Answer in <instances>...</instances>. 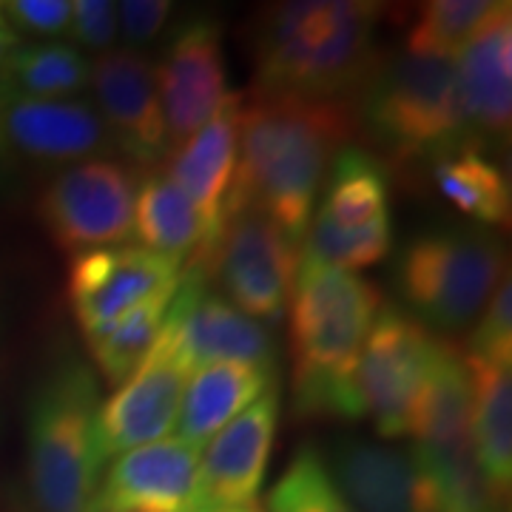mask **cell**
Returning <instances> with one entry per match:
<instances>
[{
  "label": "cell",
  "instance_id": "23",
  "mask_svg": "<svg viewBox=\"0 0 512 512\" xmlns=\"http://www.w3.org/2000/svg\"><path fill=\"white\" fill-rule=\"evenodd\" d=\"M424 174L461 217L481 228L510 225V180L478 140H464L424 165Z\"/></svg>",
  "mask_w": 512,
  "mask_h": 512
},
{
  "label": "cell",
  "instance_id": "4",
  "mask_svg": "<svg viewBox=\"0 0 512 512\" xmlns=\"http://www.w3.org/2000/svg\"><path fill=\"white\" fill-rule=\"evenodd\" d=\"M100 407L92 365L63 345L40 370L26 402V495L35 512H97L106 470Z\"/></svg>",
  "mask_w": 512,
  "mask_h": 512
},
{
  "label": "cell",
  "instance_id": "29",
  "mask_svg": "<svg viewBox=\"0 0 512 512\" xmlns=\"http://www.w3.org/2000/svg\"><path fill=\"white\" fill-rule=\"evenodd\" d=\"M271 512H353L348 501L333 487L322 453L305 444L293 453L285 473L276 478L268 495Z\"/></svg>",
  "mask_w": 512,
  "mask_h": 512
},
{
  "label": "cell",
  "instance_id": "28",
  "mask_svg": "<svg viewBox=\"0 0 512 512\" xmlns=\"http://www.w3.org/2000/svg\"><path fill=\"white\" fill-rule=\"evenodd\" d=\"M495 0H430L421 3L404 37V52L453 57L490 18Z\"/></svg>",
  "mask_w": 512,
  "mask_h": 512
},
{
  "label": "cell",
  "instance_id": "20",
  "mask_svg": "<svg viewBox=\"0 0 512 512\" xmlns=\"http://www.w3.org/2000/svg\"><path fill=\"white\" fill-rule=\"evenodd\" d=\"M456 69L470 137L481 146L510 137L512 123V6L495 3L490 18L461 46Z\"/></svg>",
  "mask_w": 512,
  "mask_h": 512
},
{
  "label": "cell",
  "instance_id": "22",
  "mask_svg": "<svg viewBox=\"0 0 512 512\" xmlns=\"http://www.w3.org/2000/svg\"><path fill=\"white\" fill-rule=\"evenodd\" d=\"M276 370L251 365H208L188 379L177 413V439L191 447H205L228 421H234L276 384Z\"/></svg>",
  "mask_w": 512,
  "mask_h": 512
},
{
  "label": "cell",
  "instance_id": "15",
  "mask_svg": "<svg viewBox=\"0 0 512 512\" xmlns=\"http://www.w3.org/2000/svg\"><path fill=\"white\" fill-rule=\"evenodd\" d=\"M279 424V384H271L251 407L228 421L205 444L197 490L188 512L254 507L268 476V461Z\"/></svg>",
  "mask_w": 512,
  "mask_h": 512
},
{
  "label": "cell",
  "instance_id": "9",
  "mask_svg": "<svg viewBox=\"0 0 512 512\" xmlns=\"http://www.w3.org/2000/svg\"><path fill=\"white\" fill-rule=\"evenodd\" d=\"M137 168L123 160H86L60 168L37 197L43 231L63 254L123 245L134 234Z\"/></svg>",
  "mask_w": 512,
  "mask_h": 512
},
{
  "label": "cell",
  "instance_id": "5",
  "mask_svg": "<svg viewBox=\"0 0 512 512\" xmlns=\"http://www.w3.org/2000/svg\"><path fill=\"white\" fill-rule=\"evenodd\" d=\"M356 128L379 148V160L416 174L441 151L470 137L453 57L379 55L353 97Z\"/></svg>",
  "mask_w": 512,
  "mask_h": 512
},
{
  "label": "cell",
  "instance_id": "24",
  "mask_svg": "<svg viewBox=\"0 0 512 512\" xmlns=\"http://www.w3.org/2000/svg\"><path fill=\"white\" fill-rule=\"evenodd\" d=\"M473 410L470 439L478 470L501 498L510 495L512 481V367L467 362Z\"/></svg>",
  "mask_w": 512,
  "mask_h": 512
},
{
  "label": "cell",
  "instance_id": "36",
  "mask_svg": "<svg viewBox=\"0 0 512 512\" xmlns=\"http://www.w3.org/2000/svg\"><path fill=\"white\" fill-rule=\"evenodd\" d=\"M217 512H259L256 507H239V510H217Z\"/></svg>",
  "mask_w": 512,
  "mask_h": 512
},
{
  "label": "cell",
  "instance_id": "30",
  "mask_svg": "<svg viewBox=\"0 0 512 512\" xmlns=\"http://www.w3.org/2000/svg\"><path fill=\"white\" fill-rule=\"evenodd\" d=\"M467 362L481 365L512 367V288L510 276L498 285L493 299L487 302L484 313L467 336V345L461 350Z\"/></svg>",
  "mask_w": 512,
  "mask_h": 512
},
{
  "label": "cell",
  "instance_id": "33",
  "mask_svg": "<svg viewBox=\"0 0 512 512\" xmlns=\"http://www.w3.org/2000/svg\"><path fill=\"white\" fill-rule=\"evenodd\" d=\"M174 12V3L168 0H126L117 3V23L120 37L126 40V49L140 52L165 29V23Z\"/></svg>",
  "mask_w": 512,
  "mask_h": 512
},
{
  "label": "cell",
  "instance_id": "19",
  "mask_svg": "<svg viewBox=\"0 0 512 512\" xmlns=\"http://www.w3.org/2000/svg\"><path fill=\"white\" fill-rule=\"evenodd\" d=\"M200 450L165 436L111 458L97 487V512H188Z\"/></svg>",
  "mask_w": 512,
  "mask_h": 512
},
{
  "label": "cell",
  "instance_id": "21",
  "mask_svg": "<svg viewBox=\"0 0 512 512\" xmlns=\"http://www.w3.org/2000/svg\"><path fill=\"white\" fill-rule=\"evenodd\" d=\"M239 117H242V94L228 92L217 114L194 131L183 146L165 157L163 174L183 191L205 222V245L217 234L222 220V205L234 180L239 151ZM202 251L197 256H202ZM194 256V259H197ZM191 259V262H194Z\"/></svg>",
  "mask_w": 512,
  "mask_h": 512
},
{
  "label": "cell",
  "instance_id": "1",
  "mask_svg": "<svg viewBox=\"0 0 512 512\" xmlns=\"http://www.w3.org/2000/svg\"><path fill=\"white\" fill-rule=\"evenodd\" d=\"M350 100L242 94L239 151L225 208H256L302 245L330 163L356 134Z\"/></svg>",
  "mask_w": 512,
  "mask_h": 512
},
{
  "label": "cell",
  "instance_id": "12",
  "mask_svg": "<svg viewBox=\"0 0 512 512\" xmlns=\"http://www.w3.org/2000/svg\"><path fill=\"white\" fill-rule=\"evenodd\" d=\"M183 265L146 248H94L69 262V302L83 333L146 305L171 302Z\"/></svg>",
  "mask_w": 512,
  "mask_h": 512
},
{
  "label": "cell",
  "instance_id": "16",
  "mask_svg": "<svg viewBox=\"0 0 512 512\" xmlns=\"http://www.w3.org/2000/svg\"><path fill=\"white\" fill-rule=\"evenodd\" d=\"M322 461L353 512H441L436 487L410 447L342 436Z\"/></svg>",
  "mask_w": 512,
  "mask_h": 512
},
{
  "label": "cell",
  "instance_id": "7",
  "mask_svg": "<svg viewBox=\"0 0 512 512\" xmlns=\"http://www.w3.org/2000/svg\"><path fill=\"white\" fill-rule=\"evenodd\" d=\"M302 256L339 271H362L390 254V171L370 148L345 146L330 163Z\"/></svg>",
  "mask_w": 512,
  "mask_h": 512
},
{
  "label": "cell",
  "instance_id": "37",
  "mask_svg": "<svg viewBox=\"0 0 512 512\" xmlns=\"http://www.w3.org/2000/svg\"><path fill=\"white\" fill-rule=\"evenodd\" d=\"M490 512H507V507H504V504H498V507H493Z\"/></svg>",
  "mask_w": 512,
  "mask_h": 512
},
{
  "label": "cell",
  "instance_id": "32",
  "mask_svg": "<svg viewBox=\"0 0 512 512\" xmlns=\"http://www.w3.org/2000/svg\"><path fill=\"white\" fill-rule=\"evenodd\" d=\"M0 6L18 35L57 37L72 23V0H9Z\"/></svg>",
  "mask_w": 512,
  "mask_h": 512
},
{
  "label": "cell",
  "instance_id": "14",
  "mask_svg": "<svg viewBox=\"0 0 512 512\" xmlns=\"http://www.w3.org/2000/svg\"><path fill=\"white\" fill-rule=\"evenodd\" d=\"M171 151L200 131L225 103V49L220 18L197 12L171 32L154 66ZM168 151V154H171Z\"/></svg>",
  "mask_w": 512,
  "mask_h": 512
},
{
  "label": "cell",
  "instance_id": "25",
  "mask_svg": "<svg viewBox=\"0 0 512 512\" xmlns=\"http://www.w3.org/2000/svg\"><path fill=\"white\" fill-rule=\"evenodd\" d=\"M134 234L151 254L188 265L205 245V222L177 185L160 174H146L134 200Z\"/></svg>",
  "mask_w": 512,
  "mask_h": 512
},
{
  "label": "cell",
  "instance_id": "13",
  "mask_svg": "<svg viewBox=\"0 0 512 512\" xmlns=\"http://www.w3.org/2000/svg\"><path fill=\"white\" fill-rule=\"evenodd\" d=\"M89 86L114 151H120L134 168H157L165 163L171 143L154 60L134 49L103 52L89 63Z\"/></svg>",
  "mask_w": 512,
  "mask_h": 512
},
{
  "label": "cell",
  "instance_id": "35",
  "mask_svg": "<svg viewBox=\"0 0 512 512\" xmlns=\"http://www.w3.org/2000/svg\"><path fill=\"white\" fill-rule=\"evenodd\" d=\"M20 46V35L12 29V23L3 15V6H0V72L6 69L9 57L15 55V49Z\"/></svg>",
  "mask_w": 512,
  "mask_h": 512
},
{
  "label": "cell",
  "instance_id": "26",
  "mask_svg": "<svg viewBox=\"0 0 512 512\" xmlns=\"http://www.w3.org/2000/svg\"><path fill=\"white\" fill-rule=\"evenodd\" d=\"M0 89L35 100H74L89 89V60L74 43H20L0 72Z\"/></svg>",
  "mask_w": 512,
  "mask_h": 512
},
{
  "label": "cell",
  "instance_id": "27",
  "mask_svg": "<svg viewBox=\"0 0 512 512\" xmlns=\"http://www.w3.org/2000/svg\"><path fill=\"white\" fill-rule=\"evenodd\" d=\"M165 308H168V302L146 305L140 311H131L114 319L103 328L83 333L89 359L106 382L123 384L146 362L157 336H160V328H163Z\"/></svg>",
  "mask_w": 512,
  "mask_h": 512
},
{
  "label": "cell",
  "instance_id": "3",
  "mask_svg": "<svg viewBox=\"0 0 512 512\" xmlns=\"http://www.w3.org/2000/svg\"><path fill=\"white\" fill-rule=\"evenodd\" d=\"M382 308V293L362 276L302 256L293 279V419L356 421V362L370 325Z\"/></svg>",
  "mask_w": 512,
  "mask_h": 512
},
{
  "label": "cell",
  "instance_id": "11",
  "mask_svg": "<svg viewBox=\"0 0 512 512\" xmlns=\"http://www.w3.org/2000/svg\"><path fill=\"white\" fill-rule=\"evenodd\" d=\"M157 345L171 350L188 373L225 362L276 370V339L271 328L222 299L200 265L183 268L177 293L165 308Z\"/></svg>",
  "mask_w": 512,
  "mask_h": 512
},
{
  "label": "cell",
  "instance_id": "18",
  "mask_svg": "<svg viewBox=\"0 0 512 512\" xmlns=\"http://www.w3.org/2000/svg\"><path fill=\"white\" fill-rule=\"evenodd\" d=\"M188 379V367L154 342L146 362L100 407L97 433L106 464L134 447L165 439L174 430Z\"/></svg>",
  "mask_w": 512,
  "mask_h": 512
},
{
  "label": "cell",
  "instance_id": "34",
  "mask_svg": "<svg viewBox=\"0 0 512 512\" xmlns=\"http://www.w3.org/2000/svg\"><path fill=\"white\" fill-rule=\"evenodd\" d=\"M20 177V165H18V154L12 151L3 128H0V197H6L9 191H15Z\"/></svg>",
  "mask_w": 512,
  "mask_h": 512
},
{
  "label": "cell",
  "instance_id": "38",
  "mask_svg": "<svg viewBox=\"0 0 512 512\" xmlns=\"http://www.w3.org/2000/svg\"><path fill=\"white\" fill-rule=\"evenodd\" d=\"M0 336H3V330H0Z\"/></svg>",
  "mask_w": 512,
  "mask_h": 512
},
{
  "label": "cell",
  "instance_id": "17",
  "mask_svg": "<svg viewBox=\"0 0 512 512\" xmlns=\"http://www.w3.org/2000/svg\"><path fill=\"white\" fill-rule=\"evenodd\" d=\"M0 128L18 160L35 165H69L103 160L114 151L111 134L94 103L74 100H35L0 89Z\"/></svg>",
  "mask_w": 512,
  "mask_h": 512
},
{
  "label": "cell",
  "instance_id": "10",
  "mask_svg": "<svg viewBox=\"0 0 512 512\" xmlns=\"http://www.w3.org/2000/svg\"><path fill=\"white\" fill-rule=\"evenodd\" d=\"M439 350V336L419 325L399 305H384L376 313L356 362V393L362 416L384 441L410 433L413 407Z\"/></svg>",
  "mask_w": 512,
  "mask_h": 512
},
{
  "label": "cell",
  "instance_id": "8",
  "mask_svg": "<svg viewBox=\"0 0 512 512\" xmlns=\"http://www.w3.org/2000/svg\"><path fill=\"white\" fill-rule=\"evenodd\" d=\"M302 245L256 208H225L211 245L188 265H200L237 311L262 325L288 313Z\"/></svg>",
  "mask_w": 512,
  "mask_h": 512
},
{
  "label": "cell",
  "instance_id": "2",
  "mask_svg": "<svg viewBox=\"0 0 512 512\" xmlns=\"http://www.w3.org/2000/svg\"><path fill=\"white\" fill-rule=\"evenodd\" d=\"M382 3L285 0L254 23V92L350 100L379 60Z\"/></svg>",
  "mask_w": 512,
  "mask_h": 512
},
{
  "label": "cell",
  "instance_id": "31",
  "mask_svg": "<svg viewBox=\"0 0 512 512\" xmlns=\"http://www.w3.org/2000/svg\"><path fill=\"white\" fill-rule=\"evenodd\" d=\"M69 35H72L74 43H80L89 52H97V55L111 52L117 37H120L117 3H111V0H72Z\"/></svg>",
  "mask_w": 512,
  "mask_h": 512
},
{
  "label": "cell",
  "instance_id": "6",
  "mask_svg": "<svg viewBox=\"0 0 512 512\" xmlns=\"http://www.w3.org/2000/svg\"><path fill=\"white\" fill-rule=\"evenodd\" d=\"M393 279L404 311L419 325L456 336L476 325L507 279V251L490 228L436 225L407 237Z\"/></svg>",
  "mask_w": 512,
  "mask_h": 512
}]
</instances>
